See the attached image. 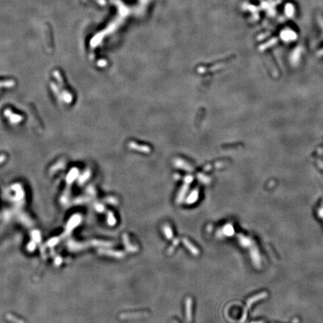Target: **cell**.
Masks as SVG:
<instances>
[{"label":"cell","mask_w":323,"mask_h":323,"mask_svg":"<svg viewBox=\"0 0 323 323\" xmlns=\"http://www.w3.org/2000/svg\"><path fill=\"white\" fill-rule=\"evenodd\" d=\"M99 253L101 255H107V256H110L112 257L117 258V259H121V258L124 257L125 255L124 253L122 252V251H115V250H110V249H99Z\"/></svg>","instance_id":"1"},{"label":"cell","mask_w":323,"mask_h":323,"mask_svg":"<svg viewBox=\"0 0 323 323\" xmlns=\"http://www.w3.org/2000/svg\"><path fill=\"white\" fill-rule=\"evenodd\" d=\"M123 245H124L125 248L128 252H137V251H138V248L137 246H135L133 244L130 243V238H129L127 234H123Z\"/></svg>","instance_id":"2"},{"label":"cell","mask_w":323,"mask_h":323,"mask_svg":"<svg viewBox=\"0 0 323 323\" xmlns=\"http://www.w3.org/2000/svg\"><path fill=\"white\" fill-rule=\"evenodd\" d=\"M182 243H183L184 246L186 247V248L189 250V252H190L191 254H192V255H195V256H198V255H199L200 251H199L198 248H196V247H195V245H194L193 244H192V242L188 239L183 238L182 239Z\"/></svg>","instance_id":"3"},{"label":"cell","mask_w":323,"mask_h":323,"mask_svg":"<svg viewBox=\"0 0 323 323\" xmlns=\"http://www.w3.org/2000/svg\"><path fill=\"white\" fill-rule=\"evenodd\" d=\"M186 316L188 322L192 319V299L187 298L186 300Z\"/></svg>","instance_id":"4"},{"label":"cell","mask_w":323,"mask_h":323,"mask_svg":"<svg viewBox=\"0 0 323 323\" xmlns=\"http://www.w3.org/2000/svg\"><path fill=\"white\" fill-rule=\"evenodd\" d=\"M147 316L145 313H133V314H123L120 315L121 319H137L142 318V317Z\"/></svg>","instance_id":"5"},{"label":"cell","mask_w":323,"mask_h":323,"mask_svg":"<svg viewBox=\"0 0 323 323\" xmlns=\"http://www.w3.org/2000/svg\"><path fill=\"white\" fill-rule=\"evenodd\" d=\"M162 230H163V232H164V234H165V237H166L168 239H173V231H172V229H171V227H170L168 224H165V225L163 226V228H162Z\"/></svg>","instance_id":"6"},{"label":"cell","mask_w":323,"mask_h":323,"mask_svg":"<svg viewBox=\"0 0 323 323\" xmlns=\"http://www.w3.org/2000/svg\"><path fill=\"white\" fill-rule=\"evenodd\" d=\"M223 232L226 236H232L234 234V229L231 224H227L223 228Z\"/></svg>","instance_id":"7"},{"label":"cell","mask_w":323,"mask_h":323,"mask_svg":"<svg viewBox=\"0 0 323 323\" xmlns=\"http://www.w3.org/2000/svg\"><path fill=\"white\" fill-rule=\"evenodd\" d=\"M107 223L110 226H114L116 224L117 221H116V219H115V216L112 214V213H109L108 215V218H107Z\"/></svg>","instance_id":"8"}]
</instances>
